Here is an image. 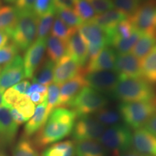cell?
Returning <instances> with one entry per match:
<instances>
[{
    "label": "cell",
    "instance_id": "6da1fadb",
    "mask_svg": "<svg viewBox=\"0 0 156 156\" xmlns=\"http://www.w3.org/2000/svg\"><path fill=\"white\" fill-rule=\"evenodd\" d=\"M77 117L72 109L66 107L54 108L36 134L34 144L42 148L67 137L73 132Z\"/></svg>",
    "mask_w": 156,
    "mask_h": 156
},
{
    "label": "cell",
    "instance_id": "7a4b0ae2",
    "mask_svg": "<svg viewBox=\"0 0 156 156\" xmlns=\"http://www.w3.org/2000/svg\"><path fill=\"white\" fill-rule=\"evenodd\" d=\"M112 95L122 103L146 102L155 101L156 91L143 78H121Z\"/></svg>",
    "mask_w": 156,
    "mask_h": 156
},
{
    "label": "cell",
    "instance_id": "3957f363",
    "mask_svg": "<svg viewBox=\"0 0 156 156\" xmlns=\"http://www.w3.org/2000/svg\"><path fill=\"white\" fill-rule=\"evenodd\" d=\"M38 17L34 11L18 12V19L10 38L19 51H25L36 41Z\"/></svg>",
    "mask_w": 156,
    "mask_h": 156
},
{
    "label": "cell",
    "instance_id": "277c9868",
    "mask_svg": "<svg viewBox=\"0 0 156 156\" xmlns=\"http://www.w3.org/2000/svg\"><path fill=\"white\" fill-rule=\"evenodd\" d=\"M106 151L119 156L128 151L132 146V133L130 128L122 124L108 126L99 139Z\"/></svg>",
    "mask_w": 156,
    "mask_h": 156
},
{
    "label": "cell",
    "instance_id": "5b68a950",
    "mask_svg": "<svg viewBox=\"0 0 156 156\" xmlns=\"http://www.w3.org/2000/svg\"><path fill=\"white\" fill-rule=\"evenodd\" d=\"M119 112L126 125L136 130L143 127L155 114L156 105L154 101L121 103Z\"/></svg>",
    "mask_w": 156,
    "mask_h": 156
},
{
    "label": "cell",
    "instance_id": "8992f818",
    "mask_svg": "<svg viewBox=\"0 0 156 156\" xmlns=\"http://www.w3.org/2000/svg\"><path fill=\"white\" fill-rule=\"evenodd\" d=\"M108 101L103 93L86 86L83 87L67 107L73 111L77 117L95 114L108 104Z\"/></svg>",
    "mask_w": 156,
    "mask_h": 156
},
{
    "label": "cell",
    "instance_id": "52a82bcc",
    "mask_svg": "<svg viewBox=\"0 0 156 156\" xmlns=\"http://www.w3.org/2000/svg\"><path fill=\"white\" fill-rule=\"evenodd\" d=\"M129 19L142 34L156 35V0L144 1Z\"/></svg>",
    "mask_w": 156,
    "mask_h": 156
},
{
    "label": "cell",
    "instance_id": "ba28073f",
    "mask_svg": "<svg viewBox=\"0 0 156 156\" xmlns=\"http://www.w3.org/2000/svg\"><path fill=\"white\" fill-rule=\"evenodd\" d=\"M106 129L95 117L91 116H80L75 121L72 136L75 142L97 140Z\"/></svg>",
    "mask_w": 156,
    "mask_h": 156
},
{
    "label": "cell",
    "instance_id": "9c48e42d",
    "mask_svg": "<svg viewBox=\"0 0 156 156\" xmlns=\"http://www.w3.org/2000/svg\"><path fill=\"white\" fill-rule=\"evenodd\" d=\"M87 86L98 91L103 95H113L120 78L114 70L98 71L84 74Z\"/></svg>",
    "mask_w": 156,
    "mask_h": 156
},
{
    "label": "cell",
    "instance_id": "30bf717a",
    "mask_svg": "<svg viewBox=\"0 0 156 156\" xmlns=\"http://www.w3.org/2000/svg\"><path fill=\"white\" fill-rule=\"evenodd\" d=\"M25 77L23 59L17 55L14 59L3 67L0 72V93L14 86Z\"/></svg>",
    "mask_w": 156,
    "mask_h": 156
},
{
    "label": "cell",
    "instance_id": "8fae6325",
    "mask_svg": "<svg viewBox=\"0 0 156 156\" xmlns=\"http://www.w3.org/2000/svg\"><path fill=\"white\" fill-rule=\"evenodd\" d=\"M46 39H37L26 50L24 58L25 77L32 78L44 60L46 51Z\"/></svg>",
    "mask_w": 156,
    "mask_h": 156
},
{
    "label": "cell",
    "instance_id": "7c38bea8",
    "mask_svg": "<svg viewBox=\"0 0 156 156\" xmlns=\"http://www.w3.org/2000/svg\"><path fill=\"white\" fill-rule=\"evenodd\" d=\"M18 130V125L12 118L9 108L0 106V150L3 151L15 141Z\"/></svg>",
    "mask_w": 156,
    "mask_h": 156
},
{
    "label": "cell",
    "instance_id": "4fadbf2b",
    "mask_svg": "<svg viewBox=\"0 0 156 156\" xmlns=\"http://www.w3.org/2000/svg\"><path fill=\"white\" fill-rule=\"evenodd\" d=\"M82 67L69 54H66L55 64L53 81L61 85L81 73Z\"/></svg>",
    "mask_w": 156,
    "mask_h": 156
},
{
    "label": "cell",
    "instance_id": "5bb4252c",
    "mask_svg": "<svg viewBox=\"0 0 156 156\" xmlns=\"http://www.w3.org/2000/svg\"><path fill=\"white\" fill-rule=\"evenodd\" d=\"M114 71L118 74L120 79L142 77L140 59L132 54H117Z\"/></svg>",
    "mask_w": 156,
    "mask_h": 156
},
{
    "label": "cell",
    "instance_id": "9a60e30c",
    "mask_svg": "<svg viewBox=\"0 0 156 156\" xmlns=\"http://www.w3.org/2000/svg\"><path fill=\"white\" fill-rule=\"evenodd\" d=\"M116 56L117 54L114 48L105 46L96 57L87 62L84 74L98 71H114Z\"/></svg>",
    "mask_w": 156,
    "mask_h": 156
},
{
    "label": "cell",
    "instance_id": "2e32d148",
    "mask_svg": "<svg viewBox=\"0 0 156 156\" xmlns=\"http://www.w3.org/2000/svg\"><path fill=\"white\" fill-rule=\"evenodd\" d=\"M132 146L134 151L147 156H156V136L145 128L132 133Z\"/></svg>",
    "mask_w": 156,
    "mask_h": 156
},
{
    "label": "cell",
    "instance_id": "e0dca14e",
    "mask_svg": "<svg viewBox=\"0 0 156 156\" xmlns=\"http://www.w3.org/2000/svg\"><path fill=\"white\" fill-rule=\"evenodd\" d=\"M86 86L84 75L82 73L62 84L59 91L57 107H67L68 104L75 98L80 91Z\"/></svg>",
    "mask_w": 156,
    "mask_h": 156
},
{
    "label": "cell",
    "instance_id": "ac0fdd59",
    "mask_svg": "<svg viewBox=\"0 0 156 156\" xmlns=\"http://www.w3.org/2000/svg\"><path fill=\"white\" fill-rule=\"evenodd\" d=\"M77 30L86 44L102 48L108 46V38L106 33L91 21L83 23L80 26L78 27Z\"/></svg>",
    "mask_w": 156,
    "mask_h": 156
},
{
    "label": "cell",
    "instance_id": "d6986e66",
    "mask_svg": "<svg viewBox=\"0 0 156 156\" xmlns=\"http://www.w3.org/2000/svg\"><path fill=\"white\" fill-rule=\"evenodd\" d=\"M127 18L128 17L122 12L113 9L102 14L95 15L90 21L103 29L106 33L107 38H108L117 25Z\"/></svg>",
    "mask_w": 156,
    "mask_h": 156
},
{
    "label": "cell",
    "instance_id": "ffe728a7",
    "mask_svg": "<svg viewBox=\"0 0 156 156\" xmlns=\"http://www.w3.org/2000/svg\"><path fill=\"white\" fill-rule=\"evenodd\" d=\"M67 54L74 58L81 67L87 62V47L86 43L77 29L67 42Z\"/></svg>",
    "mask_w": 156,
    "mask_h": 156
},
{
    "label": "cell",
    "instance_id": "44dd1931",
    "mask_svg": "<svg viewBox=\"0 0 156 156\" xmlns=\"http://www.w3.org/2000/svg\"><path fill=\"white\" fill-rule=\"evenodd\" d=\"M46 100L37 106L35 109L34 114L25 124L23 136L30 137L38 132V130L41 128L46 121Z\"/></svg>",
    "mask_w": 156,
    "mask_h": 156
},
{
    "label": "cell",
    "instance_id": "7402d4cb",
    "mask_svg": "<svg viewBox=\"0 0 156 156\" xmlns=\"http://www.w3.org/2000/svg\"><path fill=\"white\" fill-rule=\"evenodd\" d=\"M106 153L99 140H84L75 143V156H106Z\"/></svg>",
    "mask_w": 156,
    "mask_h": 156
},
{
    "label": "cell",
    "instance_id": "603a6c76",
    "mask_svg": "<svg viewBox=\"0 0 156 156\" xmlns=\"http://www.w3.org/2000/svg\"><path fill=\"white\" fill-rule=\"evenodd\" d=\"M46 49L48 58L56 63L67 54V42L51 35L46 39Z\"/></svg>",
    "mask_w": 156,
    "mask_h": 156
},
{
    "label": "cell",
    "instance_id": "cb8c5ba5",
    "mask_svg": "<svg viewBox=\"0 0 156 156\" xmlns=\"http://www.w3.org/2000/svg\"><path fill=\"white\" fill-rule=\"evenodd\" d=\"M142 77L151 84L156 83V46L140 61Z\"/></svg>",
    "mask_w": 156,
    "mask_h": 156
},
{
    "label": "cell",
    "instance_id": "d4e9b609",
    "mask_svg": "<svg viewBox=\"0 0 156 156\" xmlns=\"http://www.w3.org/2000/svg\"><path fill=\"white\" fill-rule=\"evenodd\" d=\"M18 19V11L9 5L0 6V30L10 34L15 28Z\"/></svg>",
    "mask_w": 156,
    "mask_h": 156
},
{
    "label": "cell",
    "instance_id": "484cf974",
    "mask_svg": "<svg viewBox=\"0 0 156 156\" xmlns=\"http://www.w3.org/2000/svg\"><path fill=\"white\" fill-rule=\"evenodd\" d=\"M54 67L55 64L54 62L48 58H46L32 77L33 82L46 86L51 85L54 79Z\"/></svg>",
    "mask_w": 156,
    "mask_h": 156
},
{
    "label": "cell",
    "instance_id": "4316f807",
    "mask_svg": "<svg viewBox=\"0 0 156 156\" xmlns=\"http://www.w3.org/2000/svg\"><path fill=\"white\" fill-rule=\"evenodd\" d=\"M41 156H75V143L72 140L52 144L42 152Z\"/></svg>",
    "mask_w": 156,
    "mask_h": 156
},
{
    "label": "cell",
    "instance_id": "83f0119b",
    "mask_svg": "<svg viewBox=\"0 0 156 156\" xmlns=\"http://www.w3.org/2000/svg\"><path fill=\"white\" fill-rule=\"evenodd\" d=\"M156 46V35L142 34L132 49V54L136 58H143Z\"/></svg>",
    "mask_w": 156,
    "mask_h": 156
},
{
    "label": "cell",
    "instance_id": "f1b7e54d",
    "mask_svg": "<svg viewBox=\"0 0 156 156\" xmlns=\"http://www.w3.org/2000/svg\"><path fill=\"white\" fill-rule=\"evenodd\" d=\"M142 34V33H140V31L135 30L132 36L129 38L114 40L109 44L108 46H112L118 54H126L132 51V48L134 47Z\"/></svg>",
    "mask_w": 156,
    "mask_h": 156
},
{
    "label": "cell",
    "instance_id": "f546056e",
    "mask_svg": "<svg viewBox=\"0 0 156 156\" xmlns=\"http://www.w3.org/2000/svg\"><path fill=\"white\" fill-rule=\"evenodd\" d=\"M12 156H40V154L34 141L23 136L14 147Z\"/></svg>",
    "mask_w": 156,
    "mask_h": 156
},
{
    "label": "cell",
    "instance_id": "4dcf8cb0",
    "mask_svg": "<svg viewBox=\"0 0 156 156\" xmlns=\"http://www.w3.org/2000/svg\"><path fill=\"white\" fill-rule=\"evenodd\" d=\"M56 17L55 7L38 18L37 39H46Z\"/></svg>",
    "mask_w": 156,
    "mask_h": 156
},
{
    "label": "cell",
    "instance_id": "1f68e13d",
    "mask_svg": "<svg viewBox=\"0 0 156 156\" xmlns=\"http://www.w3.org/2000/svg\"><path fill=\"white\" fill-rule=\"evenodd\" d=\"M77 29V28H73L68 26L56 15L53 25L51 29V36L67 42L68 39Z\"/></svg>",
    "mask_w": 156,
    "mask_h": 156
},
{
    "label": "cell",
    "instance_id": "d6a6232c",
    "mask_svg": "<svg viewBox=\"0 0 156 156\" xmlns=\"http://www.w3.org/2000/svg\"><path fill=\"white\" fill-rule=\"evenodd\" d=\"M95 117L104 126H111L119 124L122 119L119 112L105 107L95 113Z\"/></svg>",
    "mask_w": 156,
    "mask_h": 156
},
{
    "label": "cell",
    "instance_id": "836d02e7",
    "mask_svg": "<svg viewBox=\"0 0 156 156\" xmlns=\"http://www.w3.org/2000/svg\"><path fill=\"white\" fill-rule=\"evenodd\" d=\"M135 30L136 29L134 28L129 19L127 18L122 21L113 31L112 34L108 37V46L114 40L129 38L132 36Z\"/></svg>",
    "mask_w": 156,
    "mask_h": 156
},
{
    "label": "cell",
    "instance_id": "e575fe53",
    "mask_svg": "<svg viewBox=\"0 0 156 156\" xmlns=\"http://www.w3.org/2000/svg\"><path fill=\"white\" fill-rule=\"evenodd\" d=\"M73 10L83 23L90 21L95 16V12L87 0H75Z\"/></svg>",
    "mask_w": 156,
    "mask_h": 156
},
{
    "label": "cell",
    "instance_id": "d590c367",
    "mask_svg": "<svg viewBox=\"0 0 156 156\" xmlns=\"http://www.w3.org/2000/svg\"><path fill=\"white\" fill-rule=\"evenodd\" d=\"M56 15L66 25L71 28H77L83 23L73 9H56Z\"/></svg>",
    "mask_w": 156,
    "mask_h": 156
},
{
    "label": "cell",
    "instance_id": "8d00e7d4",
    "mask_svg": "<svg viewBox=\"0 0 156 156\" xmlns=\"http://www.w3.org/2000/svg\"><path fill=\"white\" fill-rule=\"evenodd\" d=\"M59 86L55 83H51L48 85L47 90V97H46V117L48 116L54 108L57 107L58 97H59Z\"/></svg>",
    "mask_w": 156,
    "mask_h": 156
},
{
    "label": "cell",
    "instance_id": "74e56055",
    "mask_svg": "<svg viewBox=\"0 0 156 156\" xmlns=\"http://www.w3.org/2000/svg\"><path fill=\"white\" fill-rule=\"evenodd\" d=\"M18 48L12 42L7 43L0 48V67L3 68L12 61L18 55Z\"/></svg>",
    "mask_w": 156,
    "mask_h": 156
},
{
    "label": "cell",
    "instance_id": "f35d334b",
    "mask_svg": "<svg viewBox=\"0 0 156 156\" xmlns=\"http://www.w3.org/2000/svg\"><path fill=\"white\" fill-rule=\"evenodd\" d=\"M114 7L119 11L125 14L128 17L132 15L139 8L141 2L140 0H112Z\"/></svg>",
    "mask_w": 156,
    "mask_h": 156
},
{
    "label": "cell",
    "instance_id": "ab89813d",
    "mask_svg": "<svg viewBox=\"0 0 156 156\" xmlns=\"http://www.w3.org/2000/svg\"><path fill=\"white\" fill-rule=\"evenodd\" d=\"M14 108H16L27 121L33 116L36 109L34 103L30 100L28 96L25 95H23L18 102L15 104Z\"/></svg>",
    "mask_w": 156,
    "mask_h": 156
},
{
    "label": "cell",
    "instance_id": "60d3db41",
    "mask_svg": "<svg viewBox=\"0 0 156 156\" xmlns=\"http://www.w3.org/2000/svg\"><path fill=\"white\" fill-rule=\"evenodd\" d=\"M98 15L114 9L112 0H87Z\"/></svg>",
    "mask_w": 156,
    "mask_h": 156
},
{
    "label": "cell",
    "instance_id": "b9f144b4",
    "mask_svg": "<svg viewBox=\"0 0 156 156\" xmlns=\"http://www.w3.org/2000/svg\"><path fill=\"white\" fill-rule=\"evenodd\" d=\"M23 95L20 94L14 88L9 87L6 90L5 93L2 95V105L9 108L14 107Z\"/></svg>",
    "mask_w": 156,
    "mask_h": 156
},
{
    "label": "cell",
    "instance_id": "7bdbcfd3",
    "mask_svg": "<svg viewBox=\"0 0 156 156\" xmlns=\"http://www.w3.org/2000/svg\"><path fill=\"white\" fill-rule=\"evenodd\" d=\"M54 7L53 0H36L34 7V12L39 18L48 12Z\"/></svg>",
    "mask_w": 156,
    "mask_h": 156
},
{
    "label": "cell",
    "instance_id": "ee69618b",
    "mask_svg": "<svg viewBox=\"0 0 156 156\" xmlns=\"http://www.w3.org/2000/svg\"><path fill=\"white\" fill-rule=\"evenodd\" d=\"M36 0H16L15 8L18 12L34 11Z\"/></svg>",
    "mask_w": 156,
    "mask_h": 156
},
{
    "label": "cell",
    "instance_id": "f6af8a7d",
    "mask_svg": "<svg viewBox=\"0 0 156 156\" xmlns=\"http://www.w3.org/2000/svg\"><path fill=\"white\" fill-rule=\"evenodd\" d=\"M47 90L48 86L41 85V84L36 83H34L32 85H30L28 90H27L26 93H25V95L29 96V95L34 93H40L41 94H47Z\"/></svg>",
    "mask_w": 156,
    "mask_h": 156
},
{
    "label": "cell",
    "instance_id": "bcb514c9",
    "mask_svg": "<svg viewBox=\"0 0 156 156\" xmlns=\"http://www.w3.org/2000/svg\"><path fill=\"white\" fill-rule=\"evenodd\" d=\"M75 0H53V4L56 9L73 8Z\"/></svg>",
    "mask_w": 156,
    "mask_h": 156
},
{
    "label": "cell",
    "instance_id": "7dc6e473",
    "mask_svg": "<svg viewBox=\"0 0 156 156\" xmlns=\"http://www.w3.org/2000/svg\"><path fill=\"white\" fill-rule=\"evenodd\" d=\"M87 62H90L93 58H95L98 56V54L100 53L102 49V47L97 46H93V45L87 44Z\"/></svg>",
    "mask_w": 156,
    "mask_h": 156
},
{
    "label": "cell",
    "instance_id": "c3c4849f",
    "mask_svg": "<svg viewBox=\"0 0 156 156\" xmlns=\"http://www.w3.org/2000/svg\"><path fill=\"white\" fill-rule=\"evenodd\" d=\"M9 112H10V114L12 119L14 120V122L16 123L18 126L27 122V120L22 116V114H21L16 108H14V107L9 108Z\"/></svg>",
    "mask_w": 156,
    "mask_h": 156
},
{
    "label": "cell",
    "instance_id": "681fc988",
    "mask_svg": "<svg viewBox=\"0 0 156 156\" xmlns=\"http://www.w3.org/2000/svg\"><path fill=\"white\" fill-rule=\"evenodd\" d=\"M30 83L28 80H23L18 83L16 85H15L14 86H12V87L14 88L15 90L17 91L21 95H25L27 90H28L29 87H30Z\"/></svg>",
    "mask_w": 156,
    "mask_h": 156
},
{
    "label": "cell",
    "instance_id": "f907efd6",
    "mask_svg": "<svg viewBox=\"0 0 156 156\" xmlns=\"http://www.w3.org/2000/svg\"><path fill=\"white\" fill-rule=\"evenodd\" d=\"M143 128L156 136V113L150 118Z\"/></svg>",
    "mask_w": 156,
    "mask_h": 156
},
{
    "label": "cell",
    "instance_id": "816d5d0a",
    "mask_svg": "<svg viewBox=\"0 0 156 156\" xmlns=\"http://www.w3.org/2000/svg\"><path fill=\"white\" fill-rule=\"evenodd\" d=\"M29 98L34 104H40L46 100L47 94H41L40 93H34L29 95Z\"/></svg>",
    "mask_w": 156,
    "mask_h": 156
},
{
    "label": "cell",
    "instance_id": "f5cc1de1",
    "mask_svg": "<svg viewBox=\"0 0 156 156\" xmlns=\"http://www.w3.org/2000/svg\"><path fill=\"white\" fill-rule=\"evenodd\" d=\"M9 38H10V34L6 30H0V48L3 47L5 45L8 43Z\"/></svg>",
    "mask_w": 156,
    "mask_h": 156
},
{
    "label": "cell",
    "instance_id": "db71d44e",
    "mask_svg": "<svg viewBox=\"0 0 156 156\" xmlns=\"http://www.w3.org/2000/svg\"><path fill=\"white\" fill-rule=\"evenodd\" d=\"M119 156H147L144 154H142L141 153H139V152L136 151H131V150H129L128 151L125 152L122 155H119Z\"/></svg>",
    "mask_w": 156,
    "mask_h": 156
},
{
    "label": "cell",
    "instance_id": "11a10c76",
    "mask_svg": "<svg viewBox=\"0 0 156 156\" xmlns=\"http://www.w3.org/2000/svg\"><path fill=\"white\" fill-rule=\"evenodd\" d=\"M2 94L3 93H0V106L2 104Z\"/></svg>",
    "mask_w": 156,
    "mask_h": 156
},
{
    "label": "cell",
    "instance_id": "9f6ffc18",
    "mask_svg": "<svg viewBox=\"0 0 156 156\" xmlns=\"http://www.w3.org/2000/svg\"><path fill=\"white\" fill-rule=\"evenodd\" d=\"M5 1L7 3H14V2H15V1H16V0H5Z\"/></svg>",
    "mask_w": 156,
    "mask_h": 156
},
{
    "label": "cell",
    "instance_id": "6f0895ef",
    "mask_svg": "<svg viewBox=\"0 0 156 156\" xmlns=\"http://www.w3.org/2000/svg\"><path fill=\"white\" fill-rule=\"evenodd\" d=\"M0 156H7V155H6L5 152L3 151H1V150H0Z\"/></svg>",
    "mask_w": 156,
    "mask_h": 156
},
{
    "label": "cell",
    "instance_id": "680465c9",
    "mask_svg": "<svg viewBox=\"0 0 156 156\" xmlns=\"http://www.w3.org/2000/svg\"><path fill=\"white\" fill-rule=\"evenodd\" d=\"M154 102H155V105H156V98L155 99V101H154Z\"/></svg>",
    "mask_w": 156,
    "mask_h": 156
},
{
    "label": "cell",
    "instance_id": "91938a15",
    "mask_svg": "<svg viewBox=\"0 0 156 156\" xmlns=\"http://www.w3.org/2000/svg\"><path fill=\"white\" fill-rule=\"evenodd\" d=\"M2 69H3V68H1V67H0V72L2 71Z\"/></svg>",
    "mask_w": 156,
    "mask_h": 156
},
{
    "label": "cell",
    "instance_id": "94428289",
    "mask_svg": "<svg viewBox=\"0 0 156 156\" xmlns=\"http://www.w3.org/2000/svg\"><path fill=\"white\" fill-rule=\"evenodd\" d=\"M140 2H142V1L144 2V1H145V0H140Z\"/></svg>",
    "mask_w": 156,
    "mask_h": 156
},
{
    "label": "cell",
    "instance_id": "6125c7cd",
    "mask_svg": "<svg viewBox=\"0 0 156 156\" xmlns=\"http://www.w3.org/2000/svg\"><path fill=\"white\" fill-rule=\"evenodd\" d=\"M0 6H1V3H0Z\"/></svg>",
    "mask_w": 156,
    "mask_h": 156
}]
</instances>
